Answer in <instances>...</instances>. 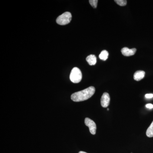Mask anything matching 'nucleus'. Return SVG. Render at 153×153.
I'll return each mask as SVG.
<instances>
[{
	"mask_svg": "<svg viewBox=\"0 0 153 153\" xmlns=\"http://www.w3.org/2000/svg\"><path fill=\"white\" fill-rule=\"evenodd\" d=\"M108 53L106 50L102 51L99 55V58L102 60H106L108 58Z\"/></svg>",
	"mask_w": 153,
	"mask_h": 153,
	"instance_id": "9",
	"label": "nucleus"
},
{
	"mask_svg": "<svg viewBox=\"0 0 153 153\" xmlns=\"http://www.w3.org/2000/svg\"><path fill=\"white\" fill-rule=\"evenodd\" d=\"M72 16L69 12H65L57 17L56 19V22L60 25H65L69 24L71 22Z\"/></svg>",
	"mask_w": 153,
	"mask_h": 153,
	"instance_id": "3",
	"label": "nucleus"
},
{
	"mask_svg": "<svg viewBox=\"0 0 153 153\" xmlns=\"http://www.w3.org/2000/svg\"><path fill=\"white\" fill-rule=\"evenodd\" d=\"M86 61L90 66L95 65L97 63V58L95 55H90L87 56L86 58Z\"/></svg>",
	"mask_w": 153,
	"mask_h": 153,
	"instance_id": "8",
	"label": "nucleus"
},
{
	"mask_svg": "<svg viewBox=\"0 0 153 153\" xmlns=\"http://www.w3.org/2000/svg\"><path fill=\"white\" fill-rule=\"evenodd\" d=\"M82 78V74L80 69L77 67H74L71 70L70 75V79L73 83H79Z\"/></svg>",
	"mask_w": 153,
	"mask_h": 153,
	"instance_id": "2",
	"label": "nucleus"
},
{
	"mask_svg": "<svg viewBox=\"0 0 153 153\" xmlns=\"http://www.w3.org/2000/svg\"><path fill=\"white\" fill-rule=\"evenodd\" d=\"M137 49L135 48H133V49H129L127 47H124L122 49V53L123 55L125 56H131L134 55L135 54L136 52Z\"/></svg>",
	"mask_w": 153,
	"mask_h": 153,
	"instance_id": "6",
	"label": "nucleus"
},
{
	"mask_svg": "<svg viewBox=\"0 0 153 153\" xmlns=\"http://www.w3.org/2000/svg\"><path fill=\"white\" fill-rule=\"evenodd\" d=\"M147 136L149 137H153V121L151 125L149 126L147 130L146 133Z\"/></svg>",
	"mask_w": 153,
	"mask_h": 153,
	"instance_id": "10",
	"label": "nucleus"
},
{
	"mask_svg": "<svg viewBox=\"0 0 153 153\" xmlns=\"http://www.w3.org/2000/svg\"><path fill=\"white\" fill-rule=\"evenodd\" d=\"M114 1L120 6H125L127 4L126 0H115Z\"/></svg>",
	"mask_w": 153,
	"mask_h": 153,
	"instance_id": "11",
	"label": "nucleus"
},
{
	"mask_svg": "<svg viewBox=\"0 0 153 153\" xmlns=\"http://www.w3.org/2000/svg\"><path fill=\"white\" fill-rule=\"evenodd\" d=\"M146 107L149 109H152L153 108V105L151 104V103H149V104L146 105Z\"/></svg>",
	"mask_w": 153,
	"mask_h": 153,
	"instance_id": "14",
	"label": "nucleus"
},
{
	"mask_svg": "<svg viewBox=\"0 0 153 153\" xmlns=\"http://www.w3.org/2000/svg\"><path fill=\"white\" fill-rule=\"evenodd\" d=\"M110 97L108 93L105 92L103 94L101 99V105L103 108H106L109 105Z\"/></svg>",
	"mask_w": 153,
	"mask_h": 153,
	"instance_id": "5",
	"label": "nucleus"
},
{
	"mask_svg": "<svg viewBox=\"0 0 153 153\" xmlns=\"http://www.w3.org/2000/svg\"><path fill=\"white\" fill-rule=\"evenodd\" d=\"M145 75L144 71L139 70L135 72L134 75V79L136 81H140L144 77Z\"/></svg>",
	"mask_w": 153,
	"mask_h": 153,
	"instance_id": "7",
	"label": "nucleus"
},
{
	"mask_svg": "<svg viewBox=\"0 0 153 153\" xmlns=\"http://www.w3.org/2000/svg\"><path fill=\"white\" fill-rule=\"evenodd\" d=\"M78 153H87L85 152H82V151H81V152H79Z\"/></svg>",
	"mask_w": 153,
	"mask_h": 153,
	"instance_id": "15",
	"label": "nucleus"
},
{
	"mask_svg": "<svg viewBox=\"0 0 153 153\" xmlns=\"http://www.w3.org/2000/svg\"><path fill=\"white\" fill-rule=\"evenodd\" d=\"M95 88L90 86L84 90L75 92L71 94V99L74 102L85 101L91 97L95 93Z\"/></svg>",
	"mask_w": 153,
	"mask_h": 153,
	"instance_id": "1",
	"label": "nucleus"
},
{
	"mask_svg": "<svg viewBox=\"0 0 153 153\" xmlns=\"http://www.w3.org/2000/svg\"><path fill=\"white\" fill-rule=\"evenodd\" d=\"M98 1L97 0H90L89 1V2L90 3L91 5L94 8H96Z\"/></svg>",
	"mask_w": 153,
	"mask_h": 153,
	"instance_id": "12",
	"label": "nucleus"
},
{
	"mask_svg": "<svg viewBox=\"0 0 153 153\" xmlns=\"http://www.w3.org/2000/svg\"><path fill=\"white\" fill-rule=\"evenodd\" d=\"M145 97L147 99H151L153 97V94H147L145 95Z\"/></svg>",
	"mask_w": 153,
	"mask_h": 153,
	"instance_id": "13",
	"label": "nucleus"
},
{
	"mask_svg": "<svg viewBox=\"0 0 153 153\" xmlns=\"http://www.w3.org/2000/svg\"><path fill=\"white\" fill-rule=\"evenodd\" d=\"M85 125L89 128V131L93 135L95 134L96 132L97 126L94 121L88 118H85Z\"/></svg>",
	"mask_w": 153,
	"mask_h": 153,
	"instance_id": "4",
	"label": "nucleus"
}]
</instances>
